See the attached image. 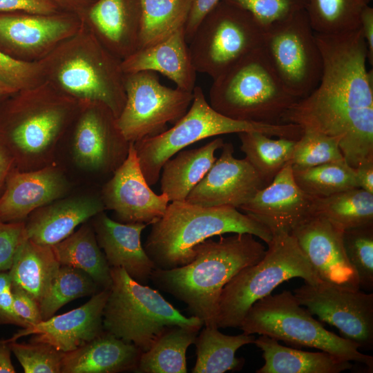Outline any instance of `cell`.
Listing matches in <instances>:
<instances>
[{
  "label": "cell",
  "instance_id": "1",
  "mask_svg": "<svg viewBox=\"0 0 373 373\" xmlns=\"http://www.w3.org/2000/svg\"><path fill=\"white\" fill-rule=\"evenodd\" d=\"M315 37L323 58L320 82L280 122L338 138L345 162L356 169L373 161V73L366 67L365 41L360 27Z\"/></svg>",
  "mask_w": 373,
  "mask_h": 373
},
{
  "label": "cell",
  "instance_id": "2",
  "mask_svg": "<svg viewBox=\"0 0 373 373\" xmlns=\"http://www.w3.org/2000/svg\"><path fill=\"white\" fill-rule=\"evenodd\" d=\"M79 107L47 82L15 92L0 104V149L20 171L55 162Z\"/></svg>",
  "mask_w": 373,
  "mask_h": 373
},
{
  "label": "cell",
  "instance_id": "3",
  "mask_svg": "<svg viewBox=\"0 0 373 373\" xmlns=\"http://www.w3.org/2000/svg\"><path fill=\"white\" fill-rule=\"evenodd\" d=\"M194 259L171 269H154L150 280L187 305L204 326L216 325L218 303L224 285L241 269L259 262L265 246L247 233L209 238L197 245Z\"/></svg>",
  "mask_w": 373,
  "mask_h": 373
},
{
  "label": "cell",
  "instance_id": "4",
  "mask_svg": "<svg viewBox=\"0 0 373 373\" xmlns=\"http://www.w3.org/2000/svg\"><path fill=\"white\" fill-rule=\"evenodd\" d=\"M228 233H250L267 244L273 237L267 227L233 207L174 201L152 224L144 249L155 269H171L191 262L197 245Z\"/></svg>",
  "mask_w": 373,
  "mask_h": 373
},
{
  "label": "cell",
  "instance_id": "5",
  "mask_svg": "<svg viewBox=\"0 0 373 373\" xmlns=\"http://www.w3.org/2000/svg\"><path fill=\"white\" fill-rule=\"evenodd\" d=\"M45 82L79 102L106 105L117 118L125 102L124 73L119 59L83 24L39 61Z\"/></svg>",
  "mask_w": 373,
  "mask_h": 373
},
{
  "label": "cell",
  "instance_id": "6",
  "mask_svg": "<svg viewBox=\"0 0 373 373\" xmlns=\"http://www.w3.org/2000/svg\"><path fill=\"white\" fill-rule=\"evenodd\" d=\"M297 100L285 88L262 46L213 79L209 103L233 119L278 124Z\"/></svg>",
  "mask_w": 373,
  "mask_h": 373
},
{
  "label": "cell",
  "instance_id": "7",
  "mask_svg": "<svg viewBox=\"0 0 373 373\" xmlns=\"http://www.w3.org/2000/svg\"><path fill=\"white\" fill-rule=\"evenodd\" d=\"M246 131L295 140L303 133L302 128L294 124L256 123L227 117L214 110L202 89L195 86L189 109L171 128L138 140L134 146L142 172L151 186L159 180L165 162L184 148L210 137Z\"/></svg>",
  "mask_w": 373,
  "mask_h": 373
},
{
  "label": "cell",
  "instance_id": "8",
  "mask_svg": "<svg viewBox=\"0 0 373 373\" xmlns=\"http://www.w3.org/2000/svg\"><path fill=\"white\" fill-rule=\"evenodd\" d=\"M112 285L103 312L104 329L134 344L142 352L151 348L168 327L198 329L204 325L195 316L186 317L160 292L132 278L122 267H111Z\"/></svg>",
  "mask_w": 373,
  "mask_h": 373
},
{
  "label": "cell",
  "instance_id": "9",
  "mask_svg": "<svg viewBox=\"0 0 373 373\" xmlns=\"http://www.w3.org/2000/svg\"><path fill=\"white\" fill-rule=\"evenodd\" d=\"M264 257L236 274L223 287L218 303V328L239 327L250 307L271 294L280 284L301 278L321 282L296 238L288 232L273 234Z\"/></svg>",
  "mask_w": 373,
  "mask_h": 373
},
{
  "label": "cell",
  "instance_id": "10",
  "mask_svg": "<svg viewBox=\"0 0 373 373\" xmlns=\"http://www.w3.org/2000/svg\"><path fill=\"white\" fill-rule=\"evenodd\" d=\"M239 328L246 334L265 335L294 347L318 349L365 364L373 370L372 356L360 352L358 344L327 330L289 291L257 300L245 314Z\"/></svg>",
  "mask_w": 373,
  "mask_h": 373
},
{
  "label": "cell",
  "instance_id": "11",
  "mask_svg": "<svg viewBox=\"0 0 373 373\" xmlns=\"http://www.w3.org/2000/svg\"><path fill=\"white\" fill-rule=\"evenodd\" d=\"M264 32L249 12L220 0L203 18L189 42L197 73L216 78L262 46Z\"/></svg>",
  "mask_w": 373,
  "mask_h": 373
},
{
  "label": "cell",
  "instance_id": "12",
  "mask_svg": "<svg viewBox=\"0 0 373 373\" xmlns=\"http://www.w3.org/2000/svg\"><path fill=\"white\" fill-rule=\"evenodd\" d=\"M262 48L287 90L298 99L318 86L323 58L305 10L265 29Z\"/></svg>",
  "mask_w": 373,
  "mask_h": 373
},
{
  "label": "cell",
  "instance_id": "13",
  "mask_svg": "<svg viewBox=\"0 0 373 373\" xmlns=\"http://www.w3.org/2000/svg\"><path fill=\"white\" fill-rule=\"evenodd\" d=\"M126 102L117 125L131 143L157 135L189 109L193 92L167 87L155 72L124 73Z\"/></svg>",
  "mask_w": 373,
  "mask_h": 373
},
{
  "label": "cell",
  "instance_id": "14",
  "mask_svg": "<svg viewBox=\"0 0 373 373\" xmlns=\"http://www.w3.org/2000/svg\"><path fill=\"white\" fill-rule=\"evenodd\" d=\"M71 155L79 169L90 173H113L126 160L131 142L117 125V117L106 105L80 102L66 135Z\"/></svg>",
  "mask_w": 373,
  "mask_h": 373
},
{
  "label": "cell",
  "instance_id": "15",
  "mask_svg": "<svg viewBox=\"0 0 373 373\" xmlns=\"http://www.w3.org/2000/svg\"><path fill=\"white\" fill-rule=\"evenodd\" d=\"M300 305L320 320L336 327L342 337L373 348V294L350 290L321 281L294 290Z\"/></svg>",
  "mask_w": 373,
  "mask_h": 373
},
{
  "label": "cell",
  "instance_id": "16",
  "mask_svg": "<svg viewBox=\"0 0 373 373\" xmlns=\"http://www.w3.org/2000/svg\"><path fill=\"white\" fill-rule=\"evenodd\" d=\"M80 17L55 14L0 12V50L23 62H39L82 27Z\"/></svg>",
  "mask_w": 373,
  "mask_h": 373
},
{
  "label": "cell",
  "instance_id": "17",
  "mask_svg": "<svg viewBox=\"0 0 373 373\" xmlns=\"http://www.w3.org/2000/svg\"><path fill=\"white\" fill-rule=\"evenodd\" d=\"M105 209L113 211L122 223L152 224L164 213L169 203L166 194H156L142 172L131 143L127 157L102 187Z\"/></svg>",
  "mask_w": 373,
  "mask_h": 373
},
{
  "label": "cell",
  "instance_id": "18",
  "mask_svg": "<svg viewBox=\"0 0 373 373\" xmlns=\"http://www.w3.org/2000/svg\"><path fill=\"white\" fill-rule=\"evenodd\" d=\"M220 157L191 191L185 201L202 207L231 206L238 209L266 186L245 159L233 156V146L224 142Z\"/></svg>",
  "mask_w": 373,
  "mask_h": 373
},
{
  "label": "cell",
  "instance_id": "19",
  "mask_svg": "<svg viewBox=\"0 0 373 373\" xmlns=\"http://www.w3.org/2000/svg\"><path fill=\"white\" fill-rule=\"evenodd\" d=\"M343 232L325 218L309 216L291 233L321 281L344 289L358 290L356 273L345 255Z\"/></svg>",
  "mask_w": 373,
  "mask_h": 373
},
{
  "label": "cell",
  "instance_id": "20",
  "mask_svg": "<svg viewBox=\"0 0 373 373\" xmlns=\"http://www.w3.org/2000/svg\"><path fill=\"white\" fill-rule=\"evenodd\" d=\"M313 200L297 185L289 162L268 185L238 209L267 227L272 235L291 233L311 215Z\"/></svg>",
  "mask_w": 373,
  "mask_h": 373
},
{
  "label": "cell",
  "instance_id": "21",
  "mask_svg": "<svg viewBox=\"0 0 373 373\" xmlns=\"http://www.w3.org/2000/svg\"><path fill=\"white\" fill-rule=\"evenodd\" d=\"M69 189V181L55 162L32 171L14 168L0 194V220L25 221L36 209L64 198Z\"/></svg>",
  "mask_w": 373,
  "mask_h": 373
},
{
  "label": "cell",
  "instance_id": "22",
  "mask_svg": "<svg viewBox=\"0 0 373 373\" xmlns=\"http://www.w3.org/2000/svg\"><path fill=\"white\" fill-rule=\"evenodd\" d=\"M108 294L109 289H102L83 305L23 328L10 338L2 341L10 343L33 335L31 341L48 343L64 353L75 350L104 331L103 312Z\"/></svg>",
  "mask_w": 373,
  "mask_h": 373
},
{
  "label": "cell",
  "instance_id": "23",
  "mask_svg": "<svg viewBox=\"0 0 373 373\" xmlns=\"http://www.w3.org/2000/svg\"><path fill=\"white\" fill-rule=\"evenodd\" d=\"M78 15L97 40L120 61L139 49V0H97Z\"/></svg>",
  "mask_w": 373,
  "mask_h": 373
},
{
  "label": "cell",
  "instance_id": "24",
  "mask_svg": "<svg viewBox=\"0 0 373 373\" xmlns=\"http://www.w3.org/2000/svg\"><path fill=\"white\" fill-rule=\"evenodd\" d=\"M104 209L101 197L95 195L61 198L30 214L25 220L27 238L39 245L52 246Z\"/></svg>",
  "mask_w": 373,
  "mask_h": 373
},
{
  "label": "cell",
  "instance_id": "25",
  "mask_svg": "<svg viewBox=\"0 0 373 373\" xmlns=\"http://www.w3.org/2000/svg\"><path fill=\"white\" fill-rule=\"evenodd\" d=\"M93 218L96 239L110 267H122L132 278L144 285L155 269L140 240L147 224L117 222L104 211Z\"/></svg>",
  "mask_w": 373,
  "mask_h": 373
},
{
  "label": "cell",
  "instance_id": "26",
  "mask_svg": "<svg viewBox=\"0 0 373 373\" xmlns=\"http://www.w3.org/2000/svg\"><path fill=\"white\" fill-rule=\"evenodd\" d=\"M124 73L140 71L157 72L166 76L176 87L188 92L195 88L197 71L186 41L184 27L151 46L137 49L122 61Z\"/></svg>",
  "mask_w": 373,
  "mask_h": 373
},
{
  "label": "cell",
  "instance_id": "27",
  "mask_svg": "<svg viewBox=\"0 0 373 373\" xmlns=\"http://www.w3.org/2000/svg\"><path fill=\"white\" fill-rule=\"evenodd\" d=\"M141 350L104 331L78 347L64 353L61 373H117L135 371Z\"/></svg>",
  "mask_w": 373,
  "mask_h": 373
},
{
  "label": "cell",
  "instance_id": "28",
  "mask_svg": "<svg viewBox=\"0 0 373 373\" xmlns=\"http://www.w3.org/2000/svg\"><path fill=\"white\" fill-rule=\"evenodd\" d=\"M254 343L262 351L265 361L256 373H339L352 367L350 361L329 353L285 347L265 335H260Z\"/></svg>",
  "mask_w": 373,
  "mask_h": 373
},
{
  "label": "cell",
  "instance_id": "29",
  "mask_svg": "<svg viewBox=\"0 0 373 373\" xmlns=\"http://www.w3.org/2000/svg\"><path fill=\"white\" fill-rule=\"evenodd\" d=\"M223 144V139L216 137L200 148L180 151L165 162L161 169V191L169 202L185 201L210 169L217 159L216 151Z\"/></svg>",
  "mask_w": 373,
  "mask_h": 373
},
{
  "label": "cell",
  "instance_id": "30",
  "mask_svg": "<svg viewBox=\"0 0 373 373\" xmlns=\"http://www.w3.org/2000/svg\"><path fill=\"white\" fill-rule=\"evenodd\" d=\"M60 266L51 246L27 238L18 249L8 272L12 284L23 289L39 305Z\"/></svg>",
  "mask_w": 373,
  "mask_h": 373
},
{
  "label": "cell",
  "instance_id": "31",
  "mask_svg": "<svg viewBox=\"0 0 373 373\" xmlns=\"http://www.w3.org/2000/svg\"><path fill=\"white\" fill-rule=\"evenodd\" d=\"M51 247L60 265L82 270L101 289H110L111 267L97 243L93 225L83 223L77 231Z\"/></svg>",
  "mask_w": 373,
  "mask_h": 373
},
{
  "label": "cell",
  "instance_id": "32",
  "mask_svg": "<svg viewBox=\"0 0 373 373\" xmlns=\"http://www.w3.org/2000/svg\"><path fill=\"white\" fill-rule=\"evenodd\" d=\"M218 329L204 326L198 334L194 343L197 358L193 373H223L242 367L244 360L235 356L236 351L243 345L254 343L255 336L245 333L226 335Z\"/></svg>",
  "mask_w": 373,
  "mask_h": 373
},
{
  "label": "cell",
  "instance_id": "33",
  "mask_svg": "<svg viewBox=\"0 0 373 373\" xmlns=\"http://www.w3.org/2000/svg\"><path fill=\"white\" fill-rule=\"evenodd\" d=\"M200 329L173 325L166 329L146 352H142L135 372L186 373V353Z\"/></svg>",
  "mask_w": 373,
  "mask_h": 373
},
{
  "label": "cell",
  "instance_id": "34",
  "mask_svg": "<svg viewBox=\"0 0 373 373\" xmlns=\"http://www.w3.org/2000/svg\"><path fill=\"white\" fill-rule=\"evenodd\" d=\"M310 216H321L342 231L373 225V193L354 188L314 198Z\"/></svg>",
  "mask_w": 373,
  "mask_h": 373
},
{
  "label": "cell",
  "instance_id": "35",
  "mask_svg": "<svg viewBox=\"0 0 373 373\" xmlns=\"http://www.w3.org/2000/svg\"><path fill=\"white\" fill-rule=\"evenodd\" d=\"M240 150L245 159L268 185L276 174L291 162L296 140L278 137L271 139L265 133L246 131L238 133Z\"/></svg>",
  "mask_w": 373,
  "mask_h": 373
},
{
  "label": "cell",
  "instance_id": "36",
  "mask_svg": "<svg viewBox=\"0 0 373 373\" xmlns=\"http://www.w3.org/2000/svg\"><path fill=\"white\" fill-rule=\"evenodd\" d=\"M139 48L154 44L184 27L191 9V0H139Z\"/></svg>",
  "mask_w": 373,
  "mask_h": 373
},
{
  "label": "cell",
  "instance_id": "37",
  "mask_svg": "<svg viewBox=\"0 0 373 373\" xmlns=\"http://www.w3.org/2000/svg\"><path fill=\"white\" fill-rule=\"evenodd\" d=\"M372 0H306L305 10L316 33L334 35L358 29L363 9Z\"/></svg>",
  "mask_w": 373,
  "mask_h": 373
},
{
  "label": "cell",
  "instance_id": "38",
  "mask_svg": "<svg viewBox=\"0 0 373 373\" xmlns=\"http://www.w3.org/2000/svg\"><path fill=\"white\" fill-rule=\"evenodd\" d=\"M292 166L297 185L314 198H322L358 188L354 169L345 161L310 167Z\"/></svg>",
  "mask_w": 373,
  "mask_h": 373
},
{
  "label": "cell",
  "instance_id": "39",
  "mask_svg": "<svg viewBox=\"0 0 373 373\" xmlns=\"http://www.w3.org/2000/svg\"><path fill=\"white\" fill-rule=\"evenodd\" d=\"M100 290L86 272L70 266L61 265L50 289L39 303L42 320L54 316L67 303L93 296Z\"/></svg>",
  "mask_w": 373,
  "mask_h": 373
},
{
  "label": "cell",
  "instance_id": "40",
  "mask_svg": "<svg viewBox=\"0 0 373 373\" xmlns=\"http://www.w3.org/2000/svg\"><path fill=\"white\" fill-rule=\"evenodd\" d=\"M343 242L351 265L354 269L361 287L373 289V225L345 230Z\"/></svg>",
  "mask_w": 373,
  "mask_h": 373
},
{
  "label": "cell",
  "instance_id": "41",
  "mask_svg": "<svg viewBox=\"0 0 373 373\" xmlns=\"http://www.w3.org/2000/svg\"><path fill=\"white\" fill-rule=\"evenodd\" d=\"M338 144L339 140L336 137L314 131L303 130L301 137L295 144L291 164L310 167L345 161Z\"/></svg>",
  "mask_w": 373,
  "mask_h": 373
},
{
  "label": "cell",
  "instance_id": "42",
  "mask_svg": "<svg viewBox=\"0 0 373 373\" xmlns=\"http://www.w3.org/2000/svg\"><path fill=\"white\" fill-rule=\"evenodd\" d=\"M26 373H61L64 352L42 342L8 343Z\"/></svg>",
  "mask_w": 373,
  "mask_h": 373
},
{
  "label": "cell",
  "instance_id": "43",
  "mask_svg": "<svg viewBox=\"0 0 373 373\" xmlns=\"http://www.w3.org/2000/svg\"><path fill=\"white\" fill-rule=\"evenodd\" d=\"M249 12L264 28L302 10L306 0H224Z\"/></svg>",
  "mask_w": 373,
  "mask_h": 373
},
{
  "label": "cell",
  "instance_id": "44",
  "mask_svg": "<svg viewBox=\"0 0 373 373\" xmlns=\"http://www.w3.org/2000/svg\"><path fill=\"white\" fill-rule=\"evenodd\" d=\"M0 82L17 92L45 82L39 62L16 60L0 50Z\"/></svg>",
  "mask_w": 373,
  "mask_h": 373
},
{
  "label": "cell",
  "instance_id": "45",
  "mask_svg": "<svg viewBox=\"0 0 373 373\" xmlns=\"http://www.w3.org/2000/svg\"><path fill=\"white\" fill-rule=\"evenodd\" d=\"M26 239L25 221L0 220V271L10 270L18 249Z\"/></svg>",
  "mask_w": 373,
  "mask_h": 373
},
{
  "label": "cell",
  "instance_id": "46",
  "mask_svg": "<svg viewBox=\"0 0 373 373\" xmlns=\"http://www.w3.org/2000/svg\"><path fill=\"white\" fill-rule=\"evenodd\" d=\"M13 308L26 328L41 322L39 305L30 294L19 287L12 284Z\"/></svg>",
  "mask_w": 373,
  "mask_h": 373
},
{
  "label": "cell",
  "instance_id": "47",
  "mask_svg": "<svg viewBox=\"0 0 373 373\" xmlns=\"http://www.w3.org/2000/svg\"><path fill=\"white\" fill-rule=\"evenodd\" d=\"M0 324H12L26 328L13 308L12 280L8 271H0Z\"/></svg>",
  "mask_w": 373,
  "mask_h": 373
},
{
  "label": "cell",
  "instance_id": "48",
  "mask_svg": "<svg viewBox=\"0 0 373 373\" xmlns=\"http://www.w3.org/2000/svg\"><path fill=\"white\" fill-rule=\"evenodd\" d=\"M55 14L61 10L51 0H0V12Z\"/></svg>",
  "mask_w": 373,
  "mask_h": 373
},
{
  "label": "cell",
  "instance_id": "49",
  "mask_svg": "<svg viewBox=\"0 0 373 373\" xmlns=\"http://www.w3.org/2000/svg\"><path fill=\"white\" fill-rule=\"evenodd\" d=\"M220 0H191V9L184 26L189 44L199 23Z\"/></svg>",
  "mask_w": 373,
  "mask_h": 373
},
{
  "label": "cell",
  "instance_id": "50",
  "mask_svg": "<svg viewBox=\"0 0 373 373\" xmlns=\"http://www.w3.org/2000/svg\"><path fill=\"white\" fill-rule=\"evenodd\" d=\"M360 28L367 50V61L373 64V8L366 6L361 12Z\"/></svg>",
  "mask_w": 373,
  "mask_h": 373
},
{
  "label": "cell",
  "instance_id": "51",
  "mask_svg": "<svg viewBox=\"0 0 373 373\" xmlns=\"http://www.w3.org/2000/svg\"><path fill=\"white\" fill-rule=\"evenodd\" d=\"M358 188L373 193V161L354 169Z\"/></svg>",
  "mask_w": 373,
  "mask_h": 373
},
{
  "label": "cell",
  "instance_id": "52",
  "mask_svg": "<svg viewBox=\"0 0 373 373\" xmlns=\"http://www.w3.org/2000/svg\"><path fill=\"white\" fill-rule=\"evenodd\" d=\"M61 11L81 14L97 0H51Z\"/></svg>",
  "mask_w": 373,
  "mask_h": 373
},
{
  "label": "cell",
  "instance_id": "53",
  "mask_svg": "<svg viewBox=\"0 0 373 373\" xmlns=\"http://www.w3.org/2000/svg\"><path fill=\"white\" fill-rule=\"evenodd\" d=\"M11 349L8 343L0 341V373H15L11 362Z\"/></svg>",
  "mask_w": 373,
  "mask_h": 373
},
{
  "label": "cell",
  "instance_id": "54",
  "mask_svg": "<svg viewBox=\"0 0 373 373\" xmlns=\"http://www.w3.org/2000/svg\"><path fill=\"white\" fill-rule=\"evenodd\" d=\"M11 159L0 149V194L10 172L14 169Z\"/></svg>",
  "mask_w": 373,
  "mask_h": 373
},
{
  "label": "cell",
  "instance_id": "55",
  "mask_svg": "<svg viewBox=\"0 0 373 373\" xmlns=\"http://www.w3.org/2000/svg\"><path fill=\"white\" fill-rule=\"evenodd\" d=\"M15 93V91L0 82V104Z\"/></svg>",
  "mask_w": 373,
  "mask_h": 373
}]
</instances>
